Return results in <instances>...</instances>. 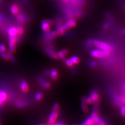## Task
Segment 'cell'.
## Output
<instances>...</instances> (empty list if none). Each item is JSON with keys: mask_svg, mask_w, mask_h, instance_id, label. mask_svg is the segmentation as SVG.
<instances>
[{"mask_svg": "<svg viewBox=\"0 0 125 125\" xmlns=\"http://www.w3.org/2000/svg\"><path fill=\"white\" fill-rule=\"evenodd\" d=\"M111 52L104 51L99 49H96L92 50L90 52L91 56L96 58H103L109 55Z\"/></svg>", "mask_w": 125, "mask_h": 125, "instance_id": "1", "label": "cell"}, {"mask_svg": "<svg viewBox=\"0 0 125 125\" xmlns=\"http://www.w3.org/2000/svg\"><path fill=\"white\" fill-rule=\"evenodd\" d=\"M93 44L97 49L104 51H107L109 52H112L113 50V46L107 42L94 40H93Z\"/></svg>", "mask_w": 125, "mask_h": 125, "instance_id": "2", "label": "cell"}, {"mask_svg": "<svg viewBox=\"0 0 125 125\" xmlns=\"http://www.w3.org/2000/svg\"><path fill=\"white\" fill-rule=\"evenodd\" d=\"M17 41V37H9V48L10 51L12 53L15 52L16 50V44Z\"/></svg>", "mask_w": 125, "mask_h": 125, "instance_id": "3", "label": "cell"}, {"mask_svg": "<svg viewBox=\"0 0 125 125\" xmlns=\"http://www.w3.org/2000/svg\"><path fill=\"white\" fill-rule=\"evenodd\" d=\"M53 24V22L52 21L48 20H43L42 21L41 27L42 30L44 31L45 32H49L50 29V26Z\"/></svg>", "mask_w": 125, "mask_h": 125, "instance_id": "4", "label": "cell"}, {"mask_svg": "<svg viewBox=\"0 0 125 125\" xmlns=\"http://www.w3.org/2000/svg\"><path fill=\"white\" fill-rule=\"evenodd\" d=\"M58 117V112L52 111L49 115L48 118V122L49 124H53L56 122V120Z\"/></svg>", "mask_w": 125, "mask_h": 125, "instance_id": "5", "label": "cell"}, {"mask_svg": "<svg viewBox=\"0 0 125 125\" xmlns=\"http://www.w3.org/2000/svg\"><path fill=\"white\" fill-rule=\"evenodd\" d=\"M89 96L92 99L93 103H96L99 102L100 100V95L98 92L95 91H93L90 94Z\"/></svg>", "mask_w": 125, "mask_h": 125, "instance_id": "6", "label": "cell"}, {"mask_svg": "<svg viewBox=\"0 0 125 125\" xmlns=\"http://www.w3.org/2000/svg\"><path fill=\"white\" fill-rule=\"evenodd\" d=\"M17 20L21 22H26L30 21V18L25 14H17Z\"/></svg>", "mask_w": 125, "mask_h": 125, "instance_id": "7", "label": "cell"}, {"mask_svg": "<svg viewBox=\"0 0 125 125\" xmlns=\"http://www.w3.org/2000/svg\"><path fill=\"white\" fill-rule=\"evenodd\" d=\"M67 53L68 50L67 49H62L55 54V58H56V59H58V58L62 59V58H65V56L67 54Z\"/></svg>", "mask_w": 125, "mask_h": 125, "instance_id": "8", "label": "cell"}, {"mask_svg": "<svg viewBox=\"0 0 125 125\" xmlns=\"http://www.w3.org/2000/svg\"><path fill=\"white\" fill-rule=\"evenodd\" d=\"M19 88L23 92H27L29 91V86L28 83L25 80H22L20 84H19Z\"/></svg>", "mask_w": 125, "mask_h": 125, "instance_id": "9", "label": "cell"}, {"mask_svg": "<svg viewBox=\"0 0 125 125\" xmlns=\"http://www.w3.org/2000/svg\"><path fill=\"white\" fill-rule=\"evenodd\" d=\"M81 107L83 112L87 114L89 112V108L88 106V104L85 101V97L83 96L81 99Z\"/></svg>", "mask_w": 125, "mask_h": 125, "instance_id": "10", "label": "cell"}, {"mask_svg": "<svg viewBox=\"0 0 125 125\" xmlns=\"http://www.w3.org/2000/svg\"><path fill=\"white\" fill-rule=\"evenodd\" d=\"M90 117L93 121V122L96 124V125L101 119V118L99 116L97 113L95 111H93L91 113Z\"/></svg>", "mask_w": 125, "mask_h": 125, "instance_id": "11", "label": "cell"}, {"mask_svg": "<svg viewBox=\"0 0 125 125\" xmlns=\"http://www.w3.org/2000/svg\"><path fill=\"white\" fill-rule=\"evenodd\" d=\"M7 99V94L5 91H0V106L3 105L4 102Z\"/></svg>", "mask_w": 125, "mask_h": 125, "instance_id": "12", "label": "cell"}, {"mask_svg": "<svg viewBox=\"0 0 125 125\" xmlns=\"http://www.w3.org/2000/svg\"><path fill=\"white\" fill-rule=\"evenodd\" d=\"M7 34L9 37L16 36L17 35V31L16 27H11L7 30Z\"/></svg>", "mask_w": 125, "mask_h": 125, "instance_id": "13", "label": "cell"}, {"mask_svg": "<svg viewBox=\"0 0 125 125\" xmlns=\"http://www.w3.org/2000/svg\"><path fill=\"white\" fill-rule=\"evenodd\" d=\"M50 76L53 80H56L57 79V78H58L57 70L55 68H53L52 70H51Z\"/></svg>", "mask_w": 125, "mask_h": 125, "instance_id": "14", "label": "cell"}, {"mask_svg": "<svg viewBox=\"0 0 125 125\" xmlns=\"http://www.w3.org/2000/svg\"><path fill=\"white\" fill-rule=\"evenodd\" d=\"M11 13L14 15H17L18 14L19 9L18 7L16 4H13L10 7Z\"/></svg>", "mask_w": 125, "mask_h": 125, "instance_id": "15", "label": "cell"}, {"mask_svg": "<svg viewBox=\"0 0 125 125\" xmlns=\"http://www.w3.org/2000/svg\"><path fill=\"white\" fill-rule=\"evenodd\" d=\"M118 106L120 107L121 115L124 117H125V104L121 102Z\"/></svg>", "mask_w": 125, "mask_h": 125, "instance_id": "16", "label": "cell"}, {"mask_svg": "<svg viewBox=\"0 0 125 125\" xmlns=\"http://www.w3.org/2000/svg\"><path fill=\"white\" fill-rule=\"evenodd\" d=\"M6 53L8 55V57H9V60L11 62H16V60H15V58L14 56V55H13V53L10 52V51H7L6 52Z\"/></svg>", "mask_w": 125, "mask_h": 125, "instance_id": "17", "label": "cell"}, {"mask_svg": "<svg viewBox=\"0 0 125 125\" xmlns=\"http://www.w3.org/2000/svg\"><path fill=\"white\" fill-rule=\"evenodd\" d=\"M70 60L72 61V62L73 63V65H77L80 62V59L79 58L76 56H72L71 58H70Z\"/></svg>", "mask_w": 125, "mask_h": 125, "instance_id": "18", "label": "cell"}, {"mask_svg": "<svg viewBox=\"0 0 125 125\" xmlns=\"http://www.w3.org/2000/svg\"><path fill=\"white\" fill-rule=\"evenodd\" d=\"M16 29L17 31V35L21 36V35L23 34V33H24V29H23V28L22 26L18 25L17 26Z\"/></svg>", "mask_w": 125, "mask_h": 125, "instance_id": "19", "label": "cell"}, {"mask_svg": "<svg viewBox=\"0 0 125 125\" xmlns=\"http://www.w3.org/2000/svg\"><path fill=\"white\" fill-rule=\"evenodd\" d=\"M70 2H72V4L75 5H78V6H81L83 5V3L82 2L81 0H70Z\"/></svg>", "mask_w": 125, "mask_h": 125, "instance_id": "20", "label": "cell"}, {"mask_svg": "<svg viewBox=\"0 0 125 125\" xmlns=\"http://www.w3.org/2000/svg\"><path fill=\"white\" fill-rule=\"evenodd\" d=\"M58 36V34L57 32V31H52L51 32H50L49 35H48V37L51 39H54L55 38H56Z\"/></svg>", "mask_w": 125, "mask_h": 125, "instance_id": "21", "label": "cell"}, {"mask_svg": "<svg viewBox=\"0 0 125 125\" xmlns=\"http://www.w3.org/2000/svg\"><path fill=\"white\" fill-rule=\"evenodd\" d=\"M41 84L43 87H44L45 88H49L51 87L50 83H49V81H47L45 80L43 81L42 83H41Z\"/></svg>", "mask_w": 125, "mask_h": 125, "instance_id": "22", "label": "cell"}, {"mask_svg": "<svg viewBox=\"0 0 125 125\" xmlns=\"http://www.w3.org/2000/svg\"><path fill=\"white\" fill-rule=\"evenodd\" d=\"M60 109V105L58 103H54L52 107V111H55V112H58Z\"/></svg>", "mask_w": 125, "mask_h": 125, "instance_id": "23", "label": "cell"}, {"mask_svg": "<svg viewBox=\"0 0 125 125\" xmlns=\"http://www.w3.org/2000/svg\"><path fill=\"white\" fill-rule=\"evenodd\" d=\"M43 97V94L41 92L37 93L36 95H35V99L37 101L41 100Z\"/></svg>", "mask_w": 125, "mask_h": 125, "instance_id": "24", "label": "cell"}, {"mask_svg": "<svg viewBox=\"0 0 125 125\" xmlns=\"http://www.w3.org/2000/svg\"><path fill=\"white\" fill-rule=\"evenodd\" d=\"M65 64L67 65L68 67H73V63L72 62V61L70 60V59L69 58V59H67V60H65Z\"/></svg>", "mask_w": 125, "mask_h": 125, "instance_id": "25", "label": "cell"}, {"mask_svg": "<svg viewBox=\"0 0 125 125\" xmlns=\"http://www.w3.org/2000/svg\"><path fill=\"white\" fill-rule=\"evenodd\" d=\"M92 45H93V40H92L91 39H88L85 43V46H87L88 48H91Z\"/></svg>", "mask_w": 125, "mask_h": 125, "instance_id": "26", "label": "cell"}, {"mask_svg": "<svg viewBox=\"0 0 125 125\" xmlns=\"http://www.w3.org/2000/svg\"><path fill=\"white\" fill-rule=\"evenodd\" d=\"M27 105V103L25 102H19L16 104V106L18 107H24Z\"/></svg>", "mask_w": 125, "mask_h": 125, "instance_id": "27", "label": "cell"}, {"mask_svg": "<svg viewBox=\"0 0 125 125\" xmlns=\"http://www.w3.org/2000/svg\"><path fill=\"white\" fill-rule=\"evenodd\" d=\"M0 56H1L3 59H4L5 60H9V57H8V55L5 52H0Z\"/></svg>", "mask_w": 125, "mask_h": 125, "instance_id": "28", "label": "cell"}, {"mask_svg": "<svg viewBox=\"0 0 125 125\" xmlns=\"http://www.w3.org/2000/svg\"><path fill=\"white\" fill-rule=\"evenodd\" d=\"M6 49L5 46L4 44H0V52H5Z\"/></svg>", "mask_w": 125, "mask_h": 125, "instance_id": "29", "label": "cell"}, {"mask_svg": "<svg viewBox=\"0 0 125 125\" xmlns=\"http://www.w3.org/2000/svg\"><path fill=\"white\" fill-rule=\"evenodd\" d=\"M96 125H107L106 122L104 120L101 119L100 122L96 124Z\"/></svg>", "mask_w": 125, "mask_h": 125, "instance_id": "30", "label": "cell"}, {"mask_svg": "<svg viewBox=\"0 0 125 125\" xmlns=\"http://www.w3.org/2000/svg\"><path fill=\"white\" fill-rule=\"evenodd\" d=\"M109 26H110L109 23L108 22H105L103 24V27L104 29H108L109 28Z\"/></svg>", "mask_w": 125, "mask_h": 125, "instance_id": "31", "label": "cell"}, {"mask_svg": "<svg viewBox=\"0 0 125 125\" xmlns=\"http://www.w3.org/2000/svg\"><path fill=\"white\" fill-rule=\"evenodd\" d=\"M90 65L92 67H95L96 66V62L95 61H91L90 62Z\"/></svg>", "mask_w": 125, "mask_h": 125, "instance_id": "32", "label": "cell"}, {"mask_svg": "<svg viewBox=\"0 0 125 125\" xmlns=\"http://www.w3.org/2000/svg\"><path fill=\"white\" fill-rule=\"evenodd\" d=\"M49 125H65L64 124L62 123H54L53 124H49Z\"/></svg>", "mask_w": 125, "mask_h": 125, "instance_id": "33", "label": "cell"}, {"mask_svg": "<svg viewBox=\"0 0 125 125\" xmlns=\"http://www.w3.org/2000/svg\"><path fill=\"white\" fill-rule=\"evenodd\" d=\"M50 72L51 70H47L45 72V73L46 76H50Z\"/></svg>", "mask_w": 125, "mask_h": 125, "instance_id": "34", "label": "cell"}, {"mask_svg": "<svg viewBox=\"0 0 125 125\" xmlns=\"http://www.w3.org/2000/svg\"><path fill=\"white\" fill-rule=\"evenodd\" d=\"M107 17L108 18V19H109V20H112L113 19V17L109 15V14H106Z\"/></svg>", "mask_w": 125, "mask_h": 125, "instance_id": "35", "label": "cell"}, {"mask_svg": "<svg viewBox=\"0 0 125 125\" xmlns=\"http://www.w3.org/2000/svg\"><path fill=\"white\" fill-rule=\"evenodd\" d=\"M121 33H122V34H123V36H125V29H124L123 30H122Z\"/></svg>", "mask_w": 125, "mask_h": 125, "instance_id": "36", "label": "cell"}, {"mask_svg": "<svg viewBox=\"0 0 125 125\" xmlns=\"http://www.w3.org/2000/svg\"><path fill=\"white\" fill-rule=\"evenodd\" d=\"M38 125H49V124H45V123H42V124H40Z\"/></svg>", "mask_w": 125, "mask_h": 125, "instance_id": "37", "label": "cell"}, {"mask_svg": "<svg viewBox=\"0 0 125 125\" xmlns=\"http://www.w3.org/2000/svg\"><path fill=\"white\" fill-rule=\"evenodd\" d=\"M2 18H3V16H2V15H0V20H1V19H2Z\"/></svg>", "mask_w": 125, "mask_h": 125, "instance_id": "38", "label": "cell"}, {"mask_svg": "<svg viewBox=\"0 0 125 125\" xmlns=\"http://www.w3.org/2000/svg\"><path fill=\"white\" fill-rule=\"evenodd\" d=\"M63 1H67L68 0H63Z\"/></svg>", "mask_w": 125, "mask_h": 125, "instance_id": "39", "label": "cell"}, {"mask_svg": "<svg viewBox=\"0 0 125 125\" xmlns=\"http://www.w3.org/2000/svg\"><path fill=\"white\" fill-rule=\"evenodd\" d=\"M124 6H125V5H124Z\"/></svg>", "mask_w": 125, "mask_h": 125, "instance_id": "40", "label": "cell"}, {"mask_svg": "<svg viewBox=\"0 0 125 125\" xmlns=\"http://www.w3.org/2000/svg\"><path fill=\"white\" fill-rule=\"evenodd\" d=\"M124 96H125V95H124Z\"/></svg>", "mask_w": 125, "mask_h": 125, "instance_id": "41", "label": "cell"}, {"mask_svg": "<svg viewBox=\"0 0 125 125\" xmlns=\"http://www.w3.org/2000/svg\"><path fill=\"white\" fill-rule=\"evenodd\" d=\"M1 1V0H0V1Z\"/></svg>", "mask_w": 125, "mask_h": 125, "instance_id": "42", "label": "cell"}, {"mask_svg": "<svg viewBox=\"0 0 125 125\" xmlns=\"http://www.w3.org/2000/svg\"></svg>", "mask_w": 125, "mask_h": 125, "instance_id": "43", "label": "cell"}]
</instances>
